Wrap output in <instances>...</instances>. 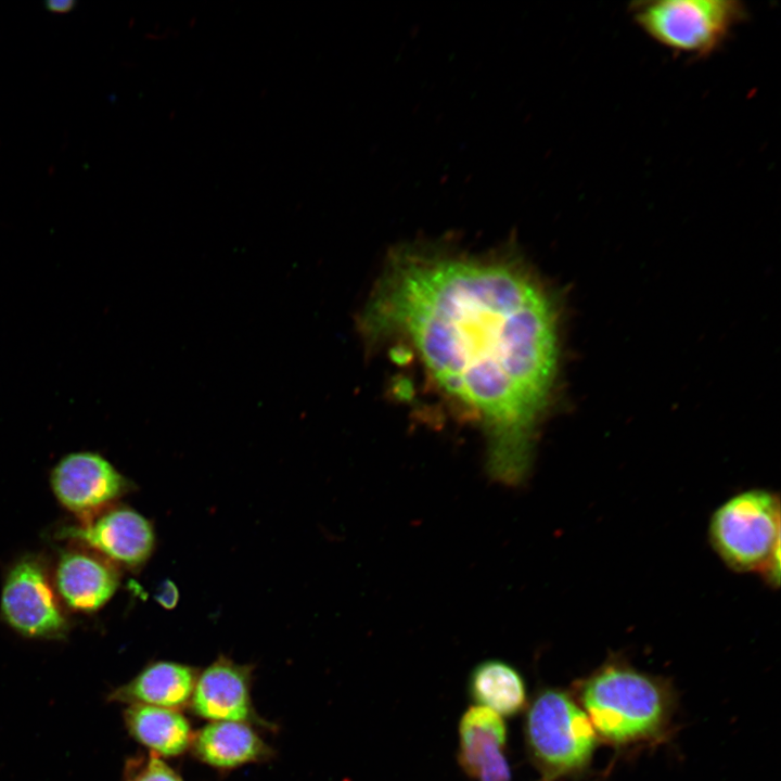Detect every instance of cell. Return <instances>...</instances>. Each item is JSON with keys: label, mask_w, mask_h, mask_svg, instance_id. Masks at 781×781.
I'll return each mask as SVG.
<instances>
[{"label": "cell", "mask_w": 781, "mask_h": 781, "mask_svg": "<svg viewBox=\"0 0 781 781\" xmlns=\"http://www.w3.org/2000/svg\"><path fill=\"white\" fill-rule=\"evenodd\" d=\"M366 338L396 342L475 415L496 477L518 482L559 368L554 296L511 254L411 244L390 256L360 318Z\"/></svg>", "instance_id": "6da1fadb"}, {"label": "cell", "mask_w": 781, "mask_h": 781, "mask_svg": "<svg viewBox=\"0 0 781 781\" xmlns=\"http://www.w3.org/2000/svg\"><path fill=\"white\" fill-rule=\"evenodd\" d=\"M572 694L599 740L616 748L652 745L665 739L676 710L667 679L612 656L574 683Z\"/></svg>", "instance_id": "7a4b0ae2"}, {"label": "cell", "mask_w": 781, "mask_h": 781, "mask_svg": "<svg viewBox=\"0 0 781 781\" xmlns=\"http://www.w3.org/2000/svg\"><path fill=\"white\" fill-rule=\"evenodd\" d=\"M708 538L720 560L739 573H756L770 585L780 579V500L770 490L737 494L713 513Z\"/></svg>", "instance_id": "3957f363"}, {"label": "cell", "mask_w": 781, "mask_h": 781, "mask_svg": "<svg viewBox=\"0 0 781 781\" xmlns=\"http://www.w3.org/2000/svg\"><path fill=\"white\" fill-rule=\"evenodd\" d=\"M530 759L545 781L576 777L591 764L599 739L572 692L548 688L532 701L525 718Z\"/></svg>", "instance_id": "277c9868"}, {"label": "cell", "mask_w": 781, "mask_h": 781, "mask_svg": "<svg viewBox=\"0 0 781 781\" xmlns=\"http://www.w3.org/2000/svg\"><path fill=\"white\" fill-rule=\"evenodd\" d=\"M628 10L653 41L694 59L718 51L747 17L737 0H648L632 2Z\"/></svg>", "instance_id": "5b68a950"}, {"label": "cell", "mask_w": 781, "mask_h": 781, "mask_svg": "<svg viewBox=\"0 0 781 781\" xmlns=\"http://www.w3.org/2000/svg\"><path fill=\"white\" fill-rule=\"evenodd\" d=\"M0 612L12 629L29 638H60L68 627L48 571L35 556L23 558L10 567Z\"/></svg>", "instance_id": "8992f818"}, {"label": "cell", "mask_w": 781, "mask_h": 781, "mask_svg": "<svg viewBox=\"0 0 781 781\" xmlns=\"http://www.w3.org/2000/svg\"><path fill=\"white\" fill-rule=\"evenodd\" d=\"M52 491L69 512L89 518L120 497L128 481L103 456L92 451L67 453L53 466Z\"/></svg>", "instance_id": "52a82bcc"}, {"label": "cell", "mask_w": 781, "mask_h": 781, "mask_svg": "<svg viewBox=\"0 0 781 781\" xmlns=\"http://www.w3.org/2000/svg\"><path fill=\"white\" fill-rule=\"evenodd\" d=\"M62 535L126 567L144 564L155 545L152 524L126 507L99 512L79 525L64 528Z\"/></svg>", "instance_id": "ba28073f"}, {"label": "cell", "mask_w": 781, "mask_h": 781, "mask_svg": "<svg viewBox=\"0 0 781 781\" xmlns=\"http://www.w3.org/2000/svg\"><path fill=\"white\" fill-rule=\"evenodd\" d=\"M251 667L219 657L196 678L190 705L212 721L255 722L251 699Z\"/></svg>", "instance_id": "9c48e42d"}, {"label": "cell", "mask_w": 781, "mask_h": 781, "mask_svg": "<svg viewBox=\"0 0 781 781\" xmlns=\"http://www.w3.org/2000/svg\"><path fill=\"white\" fill-rule=\"evenodd\" d=\"M119 575L112 562L94 551L73 549L56 564L54 587L69 609L91 613L104 606L118 588Z\"/></svg>", "instance_id": "30bf717a"}, {"label": "cell", "mask_w": 781, "mask_h": 781, "mask_svg": "<svg viewBox=\"0 0 781 781\" xmlns=\"http://www.w3.org/2000/svg\"><path fill=\"white\" fill-rule=\"evenodd\" d=\"M459 763L476 781H510L505 757L507 728L492 710L472 706L459 726Z\"/></svg>", "instance_id": "8fae6325"}, {"label": "cell", "mask_w": 781, "mask_h": 781, "mask_svg": "<svg viewBox=\"0 0 781 781\" xmlns=\"http://www.w3.org/2000/svg\"><path fill=\"white\" fill-rule=\"evenodd\" d=\"M196 678V670L189 665L155 662L115 689L111 700L177 710L190 703Z\"/></svg>", "instance_id": "7c38bea8"}, {"label": "cell", "mask_w": 781, "mask_h": 781, "mask_svg": "<svg viewBox=\"0 0 781 781\" xmlns=\"http://www.w3.org/2000/svg\"><path fill=\"white\" fill-rule=\"evenodd\" d=\"M191 746L200 760L220 769L260 761L271 754L251 724L242 721H212L193 735Z\"/></svg>", "instance_id": "4fadbf2b"}, {"label": "cell", "mask_w": 781, "mask_h": 781, "mask_svg": "<svg viewBox=\"0 0 781 781\" xmlns=\"http://www.w3.org/2000/svg\"><path fill=\"white\" fill-rule=\"evenodd\" d=\"M124 719L130 735L157 756H179L191 746L190 722L176 709L131 704Z\"/></svg>", "instance_id": "5bb4252c"}, {"label": "cell", "mask_w": 781, "mask_h": 781, "mask_svg": "<svg viewBox=\"0 0 781 781\" xmlns=\"http://www.w3.org/2000/svg\"><path fill=\"white\" fill-rule=\"evenodd\" d=\"M470 692L482 707L500 716H512L526 705V690L518 671L505 662L478 664L470 677Z\"/></svg>", "instance_id": "9a60e30c"}, {"label": "cell", "mask_w": 781, "mask_h": 781, "mask_svg": "<svg viewBox=\"0 0 781 781\" xmlns=\"http://www.w3.org/2000/svg\"><path fill=\"white\" fill-rule=\"evenodd\" d=\"M126 781H183L159 756L151 754L131 763Z\"/></svg>", "instance_id": "2e32d148"}, {"label": "cell", "mask_w": 781, "mask_h": 781, "mask_svg": "<svg viewBox=\"0 0 781 781\" xmlns=\"http://www.w3.org/2000/svg\"><path fill=\"white\" fill-rule=\"evenodd\" d=\"M76 5L74 0H47L44 7L47 10L53 13H67L72 11Z\"/></svg>", "instance_id": "e0dca14e"}]
</instances>
